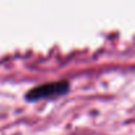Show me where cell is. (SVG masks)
I'll return each mask as SVG.
<instances>
[{
    "label": "cell",
    "mask_w": 135,
    "mask_h": 135,
    "mask_svg": "<svg viewBox=\"0 0 135 135\" xmlns=\"http://www.w3.org/2000/svg\"><path fill=\"white\" fill-rule=\"evenodd\" d=\"M69 90V82L68 81H57V82H50V84H44L40 86L33 88L27 93V99L28 101H38V99H45V98H53V97H60L64 95Z\"/></svg>",
    "instance_id": "1"
}]
</instances>
